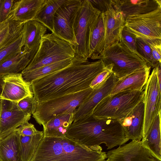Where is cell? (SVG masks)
<instances>
[{"mask_svg":"<svg viewBox=\"0 0 161 161\" xmlns=\"http://www.w3.org/2000/svg\"><path fill=\"white\" fill-rule=\"evenodd\" d=\"M105 68L101 60L91 62L75 57L67 67L32 81L34 97L40 102L85 90Z\"/></svg>","mask_w":161,"mask_h":161,"instance_id":"obj_1","label":"cell"},{"mask_svg":"<svg viewBox=\"0 0 161 161\" xmlns=\"http://www.w3.org/2000/svg\"><path fill=\"white\" fill-rule=\"evenodd\" d=\"M66 137L90 148L99 147L104 144L108 149L121 146L129 140L118 120L97 118L92 115L73 122Z\"/></svg>","mask_w":161,"mask_h":161,"instance_id":"obj_2","label":"cell"},{"mask_svg":"<svg viewBox=\"0 0 161 161\" xmlns=\"http://www.w3.org/2000/svg\"><path fill=\"white\" fill-rule=\"evenodd\" d=\"M67 137H43L32 161H103L107 153Z\"/></svg>","mask_w":161,"mask_h":161,"instance_id":"obj_3","label":"cell"},{"mask_svg":"<svg viewBox=\"0 0 161 161\" xmlns=\"http://www.w3.org/2000/svg\"><path fill=\"white\" fill-rule=\"evenodd\" d=\"M75 57L73 45L53 33L42 37L39 48L28 65L21 72L26 73L45 65Z\"/></svg>","mask_w":161,"mask_h":161,"instance_id":"obj_4","label":"cell"},{"mask_svg":"<svg viewBox=\"0 0 161 161\" xmlns=\"http://www.w3.org/2000/svg\"><path fill=\"white\" fill-rule=\"evenodd\" d=\"M89 87L78 92L37 102L33 117L43 127L50 120L66 113L74 114L92 91Z\"/></svg>","mask_w":161,"mask_h":161,"instance_id":"obj_5","label":"cell"},{"mask_svg":"<svg viewBox=\"0 0 161 161\" xmlns=\"http://www.w3.org/2000/svg\"><path fill=\"white\" fill-rule=\"evenodd\" d=\"M144 94L143 89L110 94L97 104L92 115L97 118L119 121L124 118L140 102L144 97Z\"/></svg>","mask_w":161,"mask_h":161,"instance_id":"obj_6","label":"cell"},{"mask_svg":"<svg viewBox=\"0 0 161 161\" xmlns=\"http://www.w3.org/2000/svg\"><path fill=\"white\" fill-rule=\"evenodd\" d=\"M101 13L89 0H81L73 25L76 41L74 47L75 57L85 60L89 58L91 34L95 21Z\"/></svg>","mask_w":161,"mask_h":161,"instance_id":"obj_7","label":"cell"},{"mask_svg":"<svg viewBox=\"0 0 161 161\" xmlns=\"http://www.w3.org/2000/svg\"><path fill=\"white\" fill-rule=\"evenodd\" d=\"M97 59L105 66L110 64L112 73L119 79L148 66L120 42L105 49Z\"/></svg>","mask_w":161,"mask_h":161,"instance_id":"obj_8","label":"cell"},{"mask_svg":"<svg viewBox=\"0 0 161 161\" xmlns=\"http://www.w3.org/2000/svg\"><path fill=\"white\" fill-rule=\"evenodd\" d=\"M125 26L137 36L146 39H161V8L142 14L130 15Z\"/></svg>","mask_w":161,"mask_h":161,"instance_id":"obj_9","label":"cell"},{"mask_svg":"<svg viewBox=\"0 0 161 161\" xmlns=\"http://www.w3.org/2000/svg\"><path fill=\"white\" fill-rule=\"evenodd\" d=\"M81 1L67 0L58 9L54 17L53 31L52 33L71 44L74 48L76 41L73 30V21Z\"/></svg>","mask_w":161,"mask_h":161,"instance_id":"obj_10","label":"cell"},{"mask_svg":"<svg viewBox=\"0 0 161 161\" xmlns=\"http://www.w3.org/2000/svg\"><path fill=\"white\" fill-rule=\"evenodd\" d=\"M144 113L142 137L147 136L156 115L161 111V90L158 79L157 69H153L144 88Z\"/></svg>","mask_w":161,"mask_h":161,"instance_id":"obj_11","label":"cell"},{"mask_svg":"<svg viewBox=\"0 0 161 161\" xmlns=\"http://www.w3.org/2000/svg\"><path fill=\"white\" fill-rule=\"evenodd\" d=\"M31 115L24 113L17 103L2 99L0 117V140L13 132L30 119Z\"/></svg>","mask_w":161,"mask_h":161,"instance_id":"obj_12","label":"cell"},{"mask_svg":"<svg viewBox=\"0 0 161 161\" xmlns=\"http://www.w3.org/2000/svg\"><path fill=\"white\" fill-rule=\"evenodd\" d=\"M108 161H161L154 156L141 141H131L107 153Z\"/></svg>","mask_w":161,"mask_h":161,"instance_id":"obj_13","label":"cell"},{"mask_svg":"<svg viewBox=\"0 0 161 161\" xmlns=\"http://www.w3.org/2000/svg\"><path fill=\"white\" fill-rule=\"evenodd\" d=\"M118 79L112 73L103 84L93 89L86 100L76 109L74 114L73 122L92 115L97 104L110 94Z\"/></svg>","mask_w":161,"mask_h":161,"instance_id":"obj_14","label":"cell"},{"mask_svg":"<svg viewBox=\"0 0 161 161\" xmlns=\"http://www.w3.org/2000/svg\"><path fill=\"white\" fill-rule=\"evenodd\" d=\"M4 82L1 99L18 103L28 96H34L31 83L25 81L21 73L3 76Z\"/></svg>","mask_w":161,"mask_h":161,"instance_id":"obj_15","label":"cell"},{"mask_svg":"<svg viewBox=\"0 0 161 161\" xmlns=\"http://www.w3.org/2000/svg\"><path fill=\"white\" fill-rule=\"evenodd\" d=\"M143 98L123 119L119 121L126 137L131 141H141L144 121Z\"/></svg>","mask_w":161,"mask_h":161,"instance_id":"obj_16","label":"cell"},{"mask_svg":"<svg viewBox=\"0 0 161 161\" xmlns=\"http://www.w3.org/2000/svg\"><path fill=\"white\" fill-rule=\"evenodd\" d=\"M103 13L105 49L120 42L121 32L125 26V19L121 12L113 7Z\"/></svg>","mask_w":161,"mask_h":161,"instance_id":"obj_17","label":"cell"},{"mask_svg":"<svg viewBox=\"0 0 161 161\" xmlns=\"http://www.w3.org/2000/svg\"><path fill=\"white\" fill-rule=\"evenodd\" d=\"M113 7L125 19L129 16L147 13L161 8V0H112Z\"/></svg>","mask_w":161,"mask_h":161,"instance_id":"obj_18","label":"cell"},{"mask_svg":"<svg viewBox=\"0 0 161 161\" xmlns=\"http://www.w3.org/2000/svg\"><path fill=\"white\" fill-rule=\"evenodd\" d=\"M151 69L147 66L119 79L110 94L123 91L142 90L150 75Z\"/></svg>","mask_w":161,"mask_h":161,"instance_id":"obj_19","label":"cell"},{"mask_svg":"<svg viewBox=\"0 0 161 161\" xmlns=\"http://www.w3.org/2000/svg\"><path fill=\"white\" fill-rule=\"evenodd\" d=\"M39 46L28 50L23 48L22 52L0 64V75L21 72L34 57Z\"/></svg>","mask_w":161,"mask_h":161,"instance_id":"obj_20","label":"cell"},{"mask_svg":"<svg viewBox=\"0 0 161 161\" xmlns=\"http://www.w3.org/2000/svg\"><path fill=\"white\" fill-rule=\"evenodd\" d=\"M46 0H15L10 14L14 20L25 23L34 20Z\"/></svg>","mask_w":161,"mask_h":161,"instance_id":"obj_21","label":"cell"},{"mask_svg":"<svg viewBox=\"0 0 161 161\" xmlns=\"http://www.w3.org/2000/svg\"><path fill=\"white\" fill-rule=\"evenodd\" d=\"M105 47L104 16L101 13L96 19L91 34L89 58L97 59Z\"/></svg>","mask_w":161,"mask_h":161,"instance_id":"obj_22","label":"cell"},{"mask_svg":"<svg viewBox=\"0 0 161 161\" xmlns=\"http://www.w3.org/2000/svg\"><path fill=\"white\" fill-rule=\"evenodd\" d=\"M47 30L46 27L35 20L25 23L22 33L23 48L30 50L39 46L42 37Z\"/></svg>","mask_w":161,"mask_h":161,"instance_id":"obj_23","label":"cell"},{"mask_svg":"<svg viewBox=\"0 0 161 161\" xmlns=\"http://www.w3.org/2000/svg\"><path fill=\"white\" fill-rule=\"evenodd\" d=\"M161 111L156 115L146 137L141 140L143 145L155 158L161 161Z\"/></svg>","mask_w":161,"mask_h":161,"instance_id":"obj_24","label":"cell"},{"mask_svg":"<svg viewBox=\"0 0 161 161\" xmlns=\"http://www.w3.org/2000/svg\"><path fill=\"white\" fill-rule=\"evenodd\" d=\"M73 113L63 114L49 120L43 127L44 137L65 138L73 122Z\"/></svg>","mask_w":161,"mask_h":161,"instance_id":"obj_25","label":"cell"},{"mask_svg":"<svg viewBox=\"0 0 161 161\" xmlns=\"http://www.w3.org/2000/svg\"><path fill=\"white\" fill-rule=\"evenodd\" d=\"M24 23L14 20L10 15L6 19L0 23V51L22 34Z\"/></svg>","mask_w":161,"mask_h":161,"instance_id":"obj_26","label":"cell"},{"mask_svg":"<svg viewBox=\"0 0 161 161\" xmlns=\"http://www.w3.org/2000/svg\"><path fill=\"white\" fill-rule=\"evenodd\" d=\"M44 137L43 131L32 136H19L20 161H32Z\"/></svg>","mask_w":161,"mask_h":161,"instance_id":"obj_27","label":"cell"},{"mask_svg":"<svg viewBox=\"0 0 161 161\" xmlns=\"http://www.w3.org/2000/svg\"><path fill=\"white\" fill-rule=\"evenodd\" d=\"M19 135L15 130L0 140L1 161H20L19 149Z\"/></svg>","mask_w":161,"mask_h":161,"instance_id":"obj_28","label":"cell"},{"mask_svg":"<svg viewBox=\"0 0 161 161\" xmlns=\"http://www.w3.org/2000/svg\"><path fill=\"white\" fill-rule=\"evenodd\" d=\"M66 0H46L34 20L41 23L53 32V19L55 13Z\"/></svg>","mask_w":161,"mask_h":161,"instance_id":"obj_29","label":"cell"},{"mask_svg":"<svg viewBox=\"0 0 161 161\" xmlns=\"http://www.w3.org/2000/svg\"><path fill=\"white\" fill-rule=\"evenodd\" d=\"M72 58L48 64L31 71L21 73L22 77L25 81L31 83L34 80L49 75L67 67L71 64Z\"/></svg>","mask_w":161,"mask_h":161,"instance_id":"obj_30","label":"cell"},{"mask_svg":"<svg viewBox=\"0 0 161 161\" xmlns=\"http://www.w3.org/2000/svg\"><path fill=\"white\" fill-rule=\"evenodd\" d=\"M136 46L137 52L147 65L153 69L156 68L159 63L153 58L151 48L146 40L136 36Z\"/></svg>","mask_w":161,"mask_h":161,"instance_id":"obj_31","label":"cell"},{"mask_svg":"<svg viewBox=\"0 0 161 161\" xmlns=\"http://www.w3.org/2000/svg\"><path fill=\"white\" fill-rule=\"evenodd\" d=\"M23 47L21 34L14 42L0 51V64L22 52Z\"/></svg>","mask_w":161,"mask_h":161,"instance_id":"obj_32","label":"cell"},{"mask_svg":"<svg viewBox=\"0 0 161 161\" xmlns=\"http://www.w3.org/2000/svg\"><path fill=\"white\" fill-rule=\"evenodd\" d=\"M136 38V36L125 26L121 32L120 42L124 44L130 51L143 59L137 51Z\"/></svg>","mask_w":161,"mask_h":161,"instance_id":"obj_33","label":"cell"},{"mask_svg":"<svg viewBox=\"0 0 161 161\" xmlns=\"http://www.w3.org/2000/svg\"><path fill=\"white\" fill-rule=\"evenodd\" d=\"M37 102L34 96H28L17 103L20 109L25 114H32L36 107Z\"/></svg>","mask_w":161,"mask_h":161,"instance_id":"obj_34","label":"cell"},{"mask_svg":"<svg viewBox=\"0 0 161 161\" xmlns=\"http://www.w3.org/2000/svg\"><path fill=\"white\" fill-rule=\"evenodd\" d=\"M112 73L110 64L105 66L104 69L98 74L91 82L90 87L93 89L103 84Z\"/></svg>","mask_w":161,"mask_h":161,"instance_id":"obj_35","label":"cell"},{"mask_svg":"<svg viewBox=\"0 0 161 161\" xmlns=\"http://www.w3.org/2000/svg\"><path fill=\"white\" fill-rule=\"evenodd\" d=\"M146 40L151 48L153 58L157 62L161 63V39Z\"/></svg>","mask_w":161,"mask_h":161,"instance_id":"obj_36","label":"cell"},{"mask_svg":"<svg viewBox=\"0 0 161 161\" xmlns=\"http://www.w3.org/2000/svg\"><path fill=\"white\" fill-rule=\"evenodd\" d=\"M15 0H1L0 4V23L6 19L9 15Z\"/></svg>","mask_w":161,"mask_h":161,"instance_id":"obj_37","label":"cell"},{"mask_svg":"<svg viewBox=\"0 0 161 161\" xmlns=\"http://www.w3.org/2000/svg\"><path fill=\"white\" fill-rule=\"evenodd\" d=\"M20 136H32L40 131L37 130L33 124L27 121L19 127L16 130Z\"/></svg>","mask_w":161,"mask_h":161,"instance_id":"obj_38","label":"cell"},{"mask_svg":"<svg viewBox=\"0 0 161 161\" xmlns=\"http://www.w3.org/2000/svg\"><path fill=\"white\" fill-rule=\"evenodd\" d=\"M89 0L93 6L101 13H104L113 7L112 0Z\"/></svg>","mask_w":161,"mask_h":161,"instance_id":"obj_39","label":"cell"},{"mask_svg":"<svg viewBox=\"0 0 161 161\" xmlns=\"http://www.w3.org/2000/svg\"><path fill=\"white\" fill-rule=\"evenodd\" d=\"M3 83V76L0 75V97L2 93Z\"/></svg>","mask_w":161,"mask_h":161,"instance_id":"obj_40","label":"cell"},{"mask_svg":"<svg viewBox=\"0 0 161 161\" xmlns=\"http://www.w3.org/2000/svg\"><path fill=\"white\" fill-rule=\"evenodd\" d=\"M1 108H2V99H0V117L1 112Z\"/></svg>","mask_w":161,"mask_h":161,"instance_id":"obj_41","label":"cell"},{"mask_svg":"<svg viewBox=\"0 0 161 161\" xmlns=\"http://www.w3.org/2000/svg\"><path fill=\"white\" fill-rule=\"evenodd\" d=\"M103 161H108V159L107 158V159H105V160H103Z\"/></svg>","mask_w":161,"mask_h":161,"instance_id":"obj_42","label":"cell"},{"mask_svg":"<svg viewBox=\"0 0 161 161\" xmlns=\"http://www.w3.org/2000/svg\"><path fill=\"white\" fill-rule=\"evenodd\" d=\"M1 0H0V3H1Z\"/></svg>","mask_w":161,"mask_h":161,"instance_id":"obj_43","label":"cell"},{"mask_svg":"<svg viewBox=\"0 0 161 161\" xmlns=\"http://www.w3.org/2000/svg\"></svg>","mask_w":161,"mask_h":161,"instance_id":"obj_44","label":"cell"},{"mask_svg":"<svg viewBox=\"0 0 161 161\" xmlns=\"http://www.w3.org/2000/svg\"><path fill=\"white\" fill-rule=\"evenodd\" d=\"M0 161H1V160H0Z\"/></svg>","mask_w":161,"mask_h":161,"instance_id":"obj_45","label":"cell"}]
</instances>
